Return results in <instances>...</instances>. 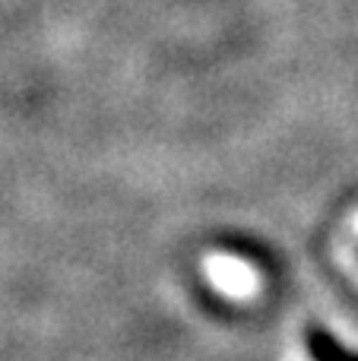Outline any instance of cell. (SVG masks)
Masks as SVG:
<instances>
[{
  "instance_id": "cell-1",
  "label": "cell",
  "mask_w": 358,
  "mask_h": 361,
  "mask_svg": "<svg viewBox=\"0 0 358 361\" xmlns=\"http://www.w3.org/2000/svg\"><path fill=\"white\" fill-rule=\"evenodd\" d=\"M203 276H206L213 292L232 301H251L264 288L260 269L254 263H247L245 257L232 254H206L203 257Z\"/></svg>"
},
{
  "instance_id": "cell-2",
  "label": "cell",
  "mask_w": 358,
  "mask_h": 361,
  "mask_svg": "<svg viewBox=\"0 0 358 361\" xmlns=\"http://www.w3.org/2000/svg\"><path fill=\"white\" fill-rule=\"evenodd\" d=\"M352 231H355V235H358V212H355V216H352Z\"/></svg>"
}]
</instances>
